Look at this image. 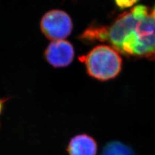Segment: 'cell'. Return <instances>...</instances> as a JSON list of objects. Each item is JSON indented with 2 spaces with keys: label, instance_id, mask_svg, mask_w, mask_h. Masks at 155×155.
<instances>
[{
  "label": "cell",
  "instance_id": "obj_1",
  "mask_svg": "<svg viewBox=\"0 0 155 155\" xmlns=\"http://www.w3.org/2000/svg\"><path fill=\"white\" fill-rule=\"evenodd\" d=\"M83 38L107 41L125 55L155 60V14L148 7L136 6L109 26L87 29Z\"/></svg>",
  "mask_w": 155,
  "mask_h": 155
},
{
  "label": "cell",
  "instance_id": "obj_2",
  "mask_svg": "<svg viewBox=\"0 0 155 155\" xmlns=\"http://www.w3.org/2000/svg\"><path fill=\"white\" fill-rule=\"evenodd\" d=\"M80 60L85 64L88 74L100 81L113 79L122 70V58L109 46H96Z\"/></svg>",
  "mask_w": 155,
  "mask_h": 155
},
{
  "label": "cell",
  "instance_id": "obj_3",
  "mask_svg": "<svg viewBox=\"0 0 155 155\" xmlns=\"http://www.w3.org/2000/svg\"><path fill=\"white\" fill-rule=\"evenodd\" d=\"M40 25L43 35L52 41L64 40L72 30L70 16L60 10L47 12L41 19Z\"/></svg>",
  "mask_w": 155,
  "mask_h": 155
},
{
  "label": "cell",
  "instance_id": "obj_4",
  "mask_svg": "<svg viewBox=\"0 0 155 155\" xmlns=\"http://www.w3.org/2000/svg\"><path fill=\"white\" fill-rule=\"evenodd\" d=\"M47 61L54 67H65L71 64L74 57V48L65 40L53 41L45 52Z\"/></svg>",
  "mask_w": 155,
  "mask_h": 155
},
{
  "label": "cell",
  "instance_id": "obj_5",
  "mask_svg": "<svg viewBox=\"0 0 155 155\" xmlns=\"http://www.w3.org/2000/svg\"><path fill=\"white\" fill-rule=\"evenodd\" d=\"M67 151L69 155H96L98 145L91 136L80 134L71 139Z\"/></svg>",
  "mask_w": 155,
  "mask_h": 155
},
{
  "label": "cell",
  "instance_id": "obj_6",
  "mask_svg": "<svg viewBox=\"0 0 155 155\" xmlns=\"http://www.w3.org/2000/svg\"><path fill=\"white\" fill-rule=\"evenodd\" d=\"M101 155H135L133 150L120 142L113 141L104 147Z\"/></svg>",
  "mask_w": 155,
  "mask_h": 155
},
{
  "label": "cell",
  "instance_id": "obj_7",
  "mask_svg": "<svg viewBox=\"0 0 155 155\" xmlns=\"http://www.w3.org/2000/svg\"><path fill=\"white\" fill-rule=\"evenodd\" d=\"M138 0H115L116 5L120 8H126L133 6Z\"/></svg>",
  "mask_w": 155,
  "mask_h": 155
},
{
  "label": "cell",
  "instance_id": "obj_8",
  "mask_svg": "<svg viewBox=\"0 0 155 155\" xmlns=\"http://www.w3.org/2000/svg\"><path fill=\"white\" fill-rule=\"evenodd\" d=\"M3 102H4V101L0 100V113H1L2 108H3Z\"/></svg>",
  "mask_w": 155,
  "mask_h": 155
},
{
  "label": "cell",
  "instance_id": "obj_9",
  "mask_svg": "<svg viewBox=\"0 0 155 155\" xmlns=\"http://www.w3.org/2000/svg\"><path fill=\"white\" fill-rule=\"evenodd\" d=\"M153 9V11H154V14H155V5H154V8Z\"/></svg>",
  "mask_w": 155,
  "mask_h": 155
}]
</instances>
